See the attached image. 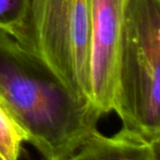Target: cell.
Returning a JSON list of instances; mask_svg holds the SVG:
<instances>
[{
    "instance_id": "cell-1",
    "label": "cell",
    "mask_w": 160,
    "mask_h": 160,
    "mask_svg": "<svg viewBox=\"0 0 160 160\" xmlns=\"http://www.w3.org/2000/svg\"><path fill=\"white\" fill-rule=\"evenodd\" d=\"M0 96L44 160H66L102 118L14 38L0 32Z\"/></svg>"
},
{
    "instance_id": "cell-7",
    "label": "cell",
    "mask_w": 160,
    "mask_h": 160,
    "mask_svg": "<svg viewBox=\"0 0 160 160\" xmlns=\"http://www.w3.org/2000/svg\"><path fill=\"white\" fill-rule=\"evenodd\" d=\"M29 0H0V32L17 38L28 11Z\"/></svg>"
},
{
    "instance_id": "cell-4",
    "label": "cell",
    "mask_w": 160,
    "mask_h": 160,
    "mask_svg": "<svg viewBox=\"0 0 160 160\" xmlns=\"http://www.w3.org/2000/svg\"><path fill=\"white\" fill-rule=\"evenodd\" d=\"M126 0H90V102L113 112L121 32Z\"/></svg>"
},
{
    "instance_id": "cell-2",
    "label": "cell",
    "mask_w": 160,
    "mask_h": 160,
    "mask_svg": "<svg viewBox=\"0 0 160 160\" xmlns=\"http://www.w3.org/2000/svg\"><path fill=\"white\" fill-rule=\"evenodd\" d=\"M113 112L122 128L160 142V0H126Z\"/></svg>"
},
{
    "instance_id": "cell-6",
    "label": "cell",
    "mask_w": 160,
    "mask_h": 160,
    "mask_svg": "<svg viewBox=\"0 0 160 160\" xmlns=\"http://www.w3.org/2000/svg\"><path fill=\"white\" fill-rule=\"evenodd\" d=\"M27 134L11 115L0 96V156L5 160H19Z\"/></svg>"
},
{
    "instance_id": "cell-5",
    "label": "cell",
    "mask_w": 160,
    "mask_h": 160,
    "mask_svg": "<svg viewBox=\"0 0 160 160\" xmlns=\"http://www.w3.org/2000/svg\"><path fill=\"white\" fill-rule=\"evenodd\" d=\"M159 145L124 128L112 136L98 131L66 160H159Z\"/></svg>"
},
{
    "instance_id": "cell-8",
    "label": "cell",
    "mask_w": 160,
    "mask_h": 160,
    "mask_svg": "<svg viewBox=\"0 0 160 160\" xmlns=\"http://www.w3.org/2000/svg\"><path fill=\"white\" fill-rule=\"evenodd\" d=\"M0 160H5V159H3V158L1 157V156H0Z\"/></svg>"
},
{
    "instance_id": "cell-3",
    "label": "cell",
    "mask_w": 160,
    "mask_h": 160,
    "mask_svg": "<svg viewBox=\"0 0 160 160\" xmlns=\"http://www.w3.org/2000/svg\"><path fill=\"white\" fill-rule=\"evenodd\" d=\"M14 40L90 102V0H29Z\"/></svg>"
}]
</instances>
